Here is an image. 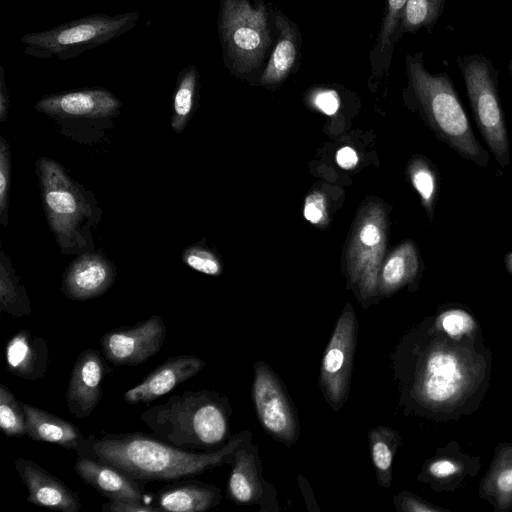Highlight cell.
I'll return each mask as SVG.
<instances>
[{"label":"cell","mask_w":512,"mask_h":512,"mask_svg":"<svg viewBox=\"0 0 512 512\" xmlns=\"http://www.w3.org/2000/svg\"><path fill=\"white\" fill-rule=\"evenodd\" d=\"M9 106V92L5 81L4 68L0 66V119L4 121L7 117Z\"/></svg>","instance_id":"obj_41"},{"label":"cell","mask_w":512,"mask_h":512,"mask_svg":"<svg viewBox=\"0 0 512 512\" xmlns=\"http://www.w3.org/2000/svg\"><path fill=\"white\" fill-rule=\"evenodd\" d=\"M115 279L112 264L97 253H85L66 270L61 290L72 300L85 301L104 294Z\"/></svg>","instance_id":"obj_19"},{"label":"cell","mask_w":512,"mask_h":512,"mask_svg":"<svg viewBox=\"0 0 512 512\" xmlns=\"http://www.w3.org/2000/svg\"><path fill=\"white\" fill-rule=\"evenodd\" d=\"M371 460L380 486L390 488L392 465L395 453L402 444L397 430L387 426H377L368 433Z\"/></svg>","instance_id":"obj_27"},{"label":"cell","mask_w":512,"mask_h":512,"mask_svg":"<svg viewBox=\"0 0 512 512\" xmlns=\"http://www.w3.org/2000/svg\"><path fill=\"white\" fill-rule=\"evenodd\" d=\"M509 71H510V74H511V77H512V55L510 56V59H509Z\"/></svg>","instance_id":"obj_43"},{"label":"cell","mask_w":512,"mask_h":512,"mask_svg":"<svg viewBox=\"0 0 512 512\" xmlns=\"http://www.w3.org/2000/svg\"><path fill=\"white\" fill-rule=\"evenodd\" d=\"M409 181L418 193L429 221H433L440 190V175L437 167L425 156L414 155L406 167Z\"/></svg>","instance_id":"obj_29"},{"label":"cell","mask_w":512,"mask_h":512,"mask_svg":"<svg viewBox=\"0 0 512 512\" xmlns=\"http://www.w3.org/2000/svg\"><path fill=\"white\" fill-rule=\"evenodd\" d=\"M406 68L410 99L436 138L462 158L487 166L490 155L476 138L449 74L428 71L422 52L407 55Z\"/></svg>","instance_id":"obj_4"},{"label":"cell","mask_w":512,"mask_h":512,"mask_svg":"<svg viewBox=\"0 0 512 512\" xmlns=\"http://www.w3.org/2000/svg\"><path fill=\"white\" fill-rule=\"evenodd\" d=\"M478 495L496 512L512 509V443L500 442L495 447L490 466L480 481Z\"/></svg>","instance_id":"obj_23"},{"label":"cell","mask_w":512,"mask_h":512,"mask_svg":"<svg viewBox=\"0 0 512 512\" xmlns=\"http://www.w3.org/2000/svg\"><path fill=\"white\" fill-rule=\"evenodd\" d=\"M0 428L7 437L26 435V419L21 402L4 384L0 385Z\"/></svg>","instance_id":"obj_32"},{"label":"cell","mask_w":512,"mask_h":512,"mask_svg":"<svg viewBox=\"0 0 512 512\" xmlns=\"http://www.w3.org/2000/svg\"><path fill=\"white\" fill-rule=\"evenodd\" d=\"M250 439V431H241L224 447L205 452L185 450L140 432L109 433L84 438L76 453L113 465L136 481H177L231 464L235 451Z\"/></svg>","instance_id":"obj_2"},{"label":"cell","mask_w":512,"mask_h":512,"mask_svg":"<svg viewBox=\"0 0 512 512\" xmlns=\"http://www.w3.org/2000/svg\"><path fill=\"white\" fill-rule=\"evenodd\" d=\"M231 414L226 396L202 389L172 395L148 407L139 419L155 438L185 450L210 452L230 440Z\"/></svg>","instance_id":"obj_3"},{"label":"cell","mask_w":512,"mask_h":512,"mask_svg":"<svg viewBox=\"0 0 512 512\" xmlns=\"http://www.w3.org/2000/svg\"><path fill=\"white\" fill-rule=\"evenodd\" d=\"M279 38L266 66L261 83L275 85L282 82L293 68L297 58V33L282 15L276 16Z\"/></svg>","instance_id":"obj_26"},{"label":"cell","mask_w":512,"mask_h":512,"mask_svg":"<svg viewBox=\"0 0 512 512\" xmlns=\"http://www.w3.org/2000/svg\"><path fill=\"white\" fill-rule=\"evenodd\" d=\"M227 481V497L244 505H261V511H278L276 489L262 476L258 447L252 439L234 453Z\"/></svg>","instance_id":"obj_14"},{"label":"cell","mask_w":512,"mask_h":512,"mask_svg":"<svg viewBox=\"0 0 512 512\" xmlns=\"http://www.w3.org/2000/svg\"><path fill=\"white\" fill-rule=\"evenodd\" d=\"M358 324L351 303L339 316L322 358L319 385L325 400L337 412L347 401Z\"/></svg>","instance_id":"obj_11"},{"label":"cell","mask_w":512,"mask_h":512,"mask_svg":"<svg viewBox=\"0 0 512 512\" xmlns=\"http://www.w3.org/2000/svg\"><path fill=\"white\" fill-rule=\"evenodd\" d=\"M407 0H387V12L382 23L378 48L382 51L391 47V38L398 26Z\"/></svg>","instance_id":"obj_35"},{"label":"cell","mask_w":512,"mask_h":512,"mask_svg":"<svg viewBox=\"0 0 512 512\" xmlns=\"http://www.w3.org/2000/svg\"><path fill=\"white\" fill-rule=\"evenodd\" d=\"M313 106L328 116H334L340 107V99L334 90L317 91L311 98Z\"/></svg>","instance_id":"obj_39"},{"label":"cell","mask_w":512,"mask_h":512,"mask_svg":"<svg viewBox=\"0 0 512 512\" xmlns=\"http://www.w3.org/2000/svg\"><path fill=\"white\" fill-rule=\"evenodd\" d=\"M475 122L490 152L501 167L510 164V144L498 91V71L482 54L456 58Z\"/></svg>","instance_id":"obj_7"},{"label":"cell","mask_w":512,"mask_h":512,"mask_svg":"<svg viewBox=\"0 0 512 512\" xmlns=\"http://www.w3.org/2000/svg\"><path fill=\"white\" fill-rule=\"evenodd\" d=\"M218 31L227 67L248 73L261 64L271 41L261 2L221 0Z\"/></svg>","instance_id":"obj_9"},{"label":"cell","mask_w":512,"mask_h":512,"mask_svg":"<svg viewBox=\"0 0 512 512\" xmlns=\"http://www.w3.org/2000/svg\"><path fill=\"white\" fill-rule=\"evenodd\" d=\"M422 262L414 241L401 242L384 259L379 272V295L389 297L420 277Z\"/></svg>","instance_id":"obj_24"},{"label":"cell","mask_w":512,"mask_h":512,"mask_svg":"<svg viewBox=\"0 0 512 512\" xmlns=\"http://www.w3.org/2000/svg\"><path fill=\"white\" fill-rule=\"evenodd\" d=\"M303 215L311 224L325 226L329 221L325 195L320 191L308 194L304 202Z\"/></svg>","instance_id":"obj_36"},{"label":"cell","mask_w":512,"mask_h":512,"mask_svg":"<svg viewBox=\"0 0 512 512\" xmlns=\"http://www.w3.org/2000/svg\"><path fill=\"white\" fill-rule=\"evenodd\" d=\"M155 496V505L161 511L170 512H203L217 506L222 499L217 486L182 479L166 485Z\"/></svg>","instance_id":"obj_22"},{"label":"cell","mask_w":512,"mask_h":512,"mask_svg":"<svg viewBox=\"0 0 512 512\" xmlns=\"http://www.w3.org/2000/svg\"><path fill=\"white\" fill-rule=\"evenodd\" d=\"M104 512H160L155 505L138 500H109L101 506Z\"/></svg>","instance_id":"obj_38"},{"label":"cell","mask_w":512,"mask_h":512,"mask_svg":"<svg viewBox=\"0 0 512 512\" xmlns=\"http://www.w3.org/2000/svg\"><path fill=\"white\" fill-rule=\"evenodd\" d=\"M122 105L109 90L92 87L46 95L35 108L54 119L64 133L77 137L80 132H102L111 127Z\"/></svg>","instance_id":"obj_10"},{"label":"cell","mask_w":512,"mask_h":512,"mask_svg":"<svg viewBox=\"0 0 512 512\" xmlns=\"http://www.w3.org/2000/svg\"><path fill=\"white\" fill-rule=\"evenodd\" d=\"M10 148L4 138L0 141V213L1 223L7 225V208L10 184Z\"/></svg>","instance_id":"obj_34"},{"label":"cell","mask_w":512,"mask_h":512,"mask_svg":"<svg viewBox=\"0 0 512 512\" xmlns=\"http://www.w3.org/2000/svg\"><path fill=\"white\" fill-rule=\"evenodd\" d=\"M394 504L400 512H449V510L408 491H402L395 495Z\"/></svg>","instance_id":"obj_37"},{"label":"cell","mask_w":512,"mask_h":512,"mask_svg":"<svg viewBox=\"0 0 512 512\" xmlns=\"http://www.w3.org/2000/svg\"><path fill=\"white\" fill-rule=\"evenodd\" d=\"M393 362L405 412L432 421L472 415L490 386L492 350L482 331L452 334L441 329L433 316L407 331Z\"/></svg>","instance_id":"obj_1"},{"label":"cell","mask_w":512,"mask_h":512,"mask_svg":"<svg viewBox=\"0 0 512 512\" xmlns=\"http://www.w3.org/2000/svg\"><path fill=\"white\" fill-rule=\"evenodd\" d=\"M200 88L199 72L194 65L182 68L177 76L173 94V114L171 126L174 132L180 133L192 117Z\"/></svg>","instance_id":"obj_28"},{"label":"cell","mask_w":512,"mask_h":512,"mask_svg":"<svg viewBox=\"0 0 512 512\" xmlns=\"http://www.w3.org/2000/svg\"><path fill=\"white\" fill-rule=\"evenodd\" d=\"M166 325L153 315L133 326L111 329L100 338L102 354L115 366H136L156 355L166 339Z\"/></svg>","instance_id":"obj_13"},{"label":"cell","mask_w":512,"mask_h":512,"mask_svg":"<svg viewBox=\"0 0 512 512\" xmlns=\"http://www.w3.org/2000/svg\"><path fill=\"white\" fill-rule=\"evenodd\" d=\"M481 467L480 456L467 453L456 440H451L424 462L417 480L438 493L455 492L477 476Z\"/></svg>","instance_id":"obj_15"},{"label":"cell","mask_w":512,"mask_h":512,"mask_svg":"<svg viewBox=\"0 0 512 512\" xmlns=\"http://www.w3.org/2000/svg\"><path fill=\"white\" fill-rule=\"evenodd\" d=\"M138 11L109 16L88 15L62 23L50 30L23 35L24 52L34 58L67 60L104 45L134 28Z\"/></svg>","instance_id":"obj_5"},{"label":"cell","mask_w":512,"mask_h":512,"mask_svg":"<svg viewBox=\"0 0 512 512\" xmlns=\"http://www.w3.org/2000/svg\"><path fill=\"white\" fill-rule=\"evenodd\" d=\"M74 470L85 484L109 500L146 502V493L137 483L138 481L113 465L88 457H78L74 464Z\"/></svg>","instance_id":"obj_20"},{"label":"cell","mask_w":512,"mask_h":512,"mask_svg":"<svg viewBox=\"0 0 512 512\" xmlns=\"http://www.w3.org/2000/svg\"><path fill=\"white\" fill-rule=\"evenodd\" d=\"M7 370L25 380L42 378L49 366V349L45 339L22 329L5 346Z\"/></svg>","instance_id":"obj_21"},{"label":"cell","mask_w":512,"mask_h":512,"mask_svg":"<svg viewBox=\"0 0 512 512\" xmlns=\"http://www.w3.org/2000/svg\"><path fill=\"white\" fill-rule=\"evenodd\" d=\"M105 359L90 348L82 351L73 365L65 397L70 413L78 419L90 416L100 402L102 381L111 371Z\"/></svg>","instance_id":"obj_16"},{"label":"cell","mask_w":512,"mask_h":512,"mask_svg":"<svg viewBox=\"0 0 512 512\" xmlns=\"http://www.w3.org/2000/svg\"><path fill=\"white\" fill-rule=\"evenodd\" d=\"M251 395L265 431L288 447L295 444L299 436L295 408L278 375L263 361L254 364Z\"/></svg>","instance_id":"obj_12"},{"label":"cell","mask_w":512,"mask_h":512,"mask_svg":"<svg viewBox=\"0 0 512 512\" xmlns=\"http://www.w3.org/2000/svg\"><path fill=\"white\" fill-rule=\"evenodd\" d=\"M2 253L0 268V310L14 318L29 316L32 312L31 303L25 288L12 270L9 262L5 264Z\"/></svg>","instance_id":"obj_30"},{"label":"cell","mask_w":512,"mask_h":512,"mask_svg":"<svg viewBox=\"0 0 512 512\" xmlns=\"http://www.w3.org/2000/svg\"><path fill=\"white\" fill-rule=\"evenodd\" d=\"M446 0H407L401 14L403 28L414 33L425 27L429 33L441 17Z\"/></svg>","instance_id":"obj_31"},{"label":"cell","mask_w":512,"mask_h":512,"mask_svg":"<svg viewBox=\"0 0 512 512\" xmlns=\"http://www.w3.org/2000/svg\"><path fill=\"white\" fill-rule=\"evenodd\" d=\"M29 438L75 450L84 440L82 432L71 422L36 406L21 402Z\"/></svg>","instance_id":"obj_25"},{"label":"cell","mask_w":512,"mask_h":512,"mask_svg":"<svg viewBox=\"0 0 512 512\" xmlns=\"http://www.w3.org/2000/svg\"><path fill=\"white\" fill-rule=\"evenodd\" d=\"M182 258L186 265L203 274L218 276L222 272V265L217 256L201 246L187 248Z\"/></svg>","instance_id":"obj_33"},{"label":"cell","mask_w":512,"mask_h":512,"mask_svg":"<svg viewBox=\"0 0 512 512\" xmlns=\"http://www.w3.org/2000/svg\"><path fill=\"white\" fill-rule=\"evenodd\" d=\"M389 221L385 207L371 201L354 221L345 253L347 283L363 308L379 295L378 279L388 241Z\"/></svg>","instance_id":"obj_6"},{"label":"cell","mask_w":512,"mask_h":512,"mask_svg":"<svg viewBox=\"0 0 512 512\" xmlns=\"http://www.w3.org/2000/svg\"><path fill=\"white\" fill-rule=\"evenodd\" d=\"M37 170L47 220L62 251L85 247L83 230L92 217L93 204L58 162L41 158Z\"/></svg>","instance_id":"obj_8"},{"label":"cell","mask_w":512,"mask_h":512,"mask_svg":"<svg viewBox=\"0 0 512 512\" xmlns=\"http://www.w3.org/2000/svg\"><path fill=\"white\" fill-rule=\"evenodd\" d=\"M504 264L507 272L512 276V251L505 255Z\"/></svg>","instance_id":"obj_42"},{"label":"cell","mask_w":512,"mask_h":512,"mask_svg":"<svg viewBox=\"0 0 512 512\" xmlns=\"http://www.w3.org/2000/svg\"><path fill=\"white\" fill-rule=\"evenodd\" d=\"M205 364L203 359L195 355L181 354L169 357L141 383L127 390L123 399L128 404L150 403L194 377Z\"/></svg>","instance_id":"obj_18"},{"label":"cell","mask_w":512,"mask_h":512,"mask_svg":"<svg viewBox=\"0 0 512 512\" xmlns=\"http://www.w3.org/2000/svg\"><path fill=\"white\" fill-rule=\"evenodd\" d=\"M336 162L339 167L345 170L355 168L359 162L357 152L350 146H343L336 152Z\"/></svg>","instance_id":"obj_40"},{"label":"cell","mask_w":512,"mask_h":512,"mask_svg":"<svg viewBox=\"0 0 512 512\" xmlns=\"http://www.w3.org/2000/svg\"><path fill=\"white\" fill-rule=\"evenodd\" d=\"M14 465L27 487V501L31 504L62 512H78L81 509L78 494L36 462L17 458Z\"/></svg>","instance_id":"obj_17"}]
</instances>
